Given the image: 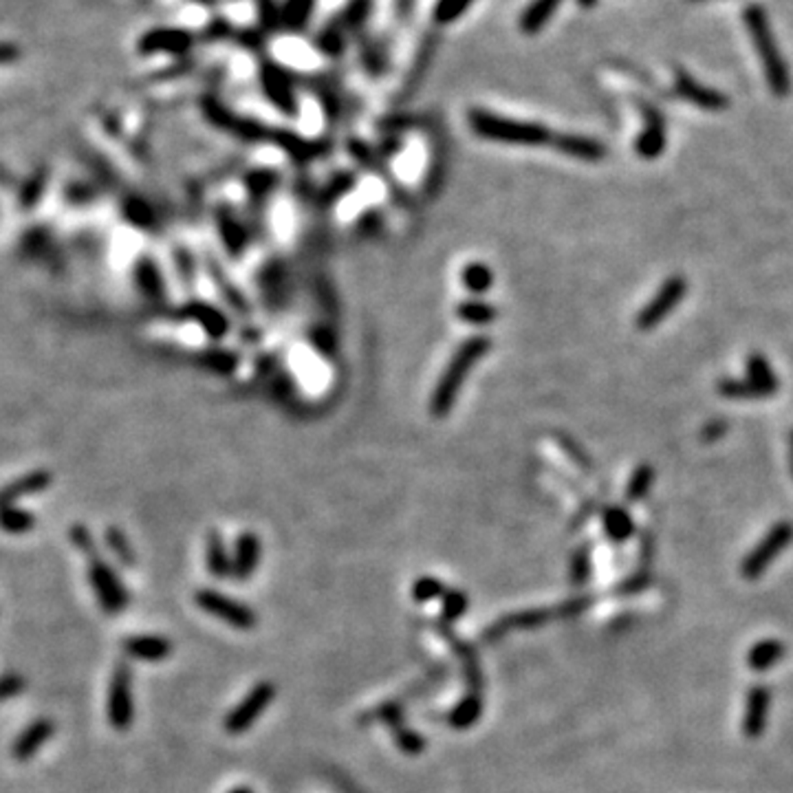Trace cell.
<instances>
[{
    "mask_svg": "<svg viewBox=\"0 0 793 793\" xmlns=\"http://www.w3.org/2000/svg\"><path fill=\"white\" fill-rule=\"evenodd\" d=\"M745 25H748L749 36H752L754 46H756L760 60H763L764 67V78H767L769 88L776 97L789 95L791 91V75L787 69V62L782 60L781 49L776 45V37L772 34V27H769L767 13L758 4L745 9Z\"/></svg>",
    "mask_w": 793,
    "mask_h": 793,
    "instance_id": "obj_1",
    "label": "cell"
},
{
    "mask_svg": "<svg viewBox=\"0 0 793 793\" xmlns=\"http://www.w3.org/2000/svg\"><path fill=\"white\" fill-rule=\"evenodd\" d=\"M469 124L481 137L496 139L503 144H518V145H542L551 139V133L542 124L533 121H518L507 120V117L491 115L487 111H472L469 112Z\"/></svg>",
    "mask_w": 793,
    "mask_h": 793,
    "instance_id": "obj_2",
    "label": "cell"
},
{
    "mask_svg": "<svg viewBox=\"0 0 793 793\" xmlns=\"http://www.w3.org/2000/svg\"><path fill=\"white\" fill-rule=\"evenodd\" d=\"M106 716H109L112 730L117 731H128L135 721L133 670H130V665L126 661H120L111 674Z\"/></svg>",
    "mask_w": 793,
    "mask_h": 793,
    "instance_id": "obj_3",
    "label": "cell"
},
{
    "mask_svg": "<svg viewBox=\"0 0 793 793\" xmlns=\"http://www.w3.org/2000/svg\"><path fill=\"white\" fill-rule=\"evenodd\" d=\"M274 698H276V685L274 683L271 681L256 683L250 692H247L245 697L238 701V706L225 715L223 730L232 736L245 734L247 730H252L253 723L265 715L267 707L274 703Z\"/></svg>",
    "mask_w": 793,
    "mask_h": 793,
    "instance_id": "obj_4",
    "label": "cell"
},
{
    "mask_svg": "<svg viewBox=\"0 0 793 793\" xmlns=\"http://www.w3.org/2000/svg\"><path fill=\"white\" fill-rule=\"evenodd\" d=\"M194 602L201 611H205L212 617L220 619L227 626L238 628V631H252L258 626V615L252 607L238 602V599L227 598L219 591L203 589L194 595Z\"/></svg>",
    "mask_w": 793,
    "mask_h": 793,
    "instance_id": "obj_5",
    "label": "cell"
},
{
    "mask_svg": "<svg viewBox=\"0 0 793 793\" xmlns=\"http://www.w3.org/2000/svg\"><path fill=\"white\" fill-rule=\"evenodd\" d=\"M88 580H91L93 591L97 595L102 611L109 615H117L128 607V591L121 584L120 577L111 569L106 562L100 558H93L88 566Z\"/></svg>",
    "mask_w": 793,
    "mask_h": 793,
    "instance_id": "obj_6",
    "label": "cell"
},
{
    "mask_svg": "<svg viewBox=\"0 0 793 793\" xmlns=\"http://www.w3.org/2000/svg\"><path fill=\"white\" fill-rule=\"evenodd\" d=\"M685 291H688V285H685L681 276H673V278L665 280V283L661 285V289L657 291L655 298H652L650 302L641 309L640 316H637V328H641V331H650V328L661 325V322L665 320V316L679 307Z\"/></svg>",
    "mask_w": 793,
    "mask_h": 793,
    "instance_id": "obj_7",
    "label": "cell"
},
{
    "mask_svg": "<svg viewBox=\"0 0 793 793\" xmlns=\"http://www.w3.org/2000/svg\"><path fill=\"white\" fill-rule=\"evenodd\" d=\"M791 538H793V527L789 523L773 525V527L769 529L767 536L763 538V542H760L758 547L743 560V569H740L743 571V575L748 577V580H754V577L763 575L764 569L772 565L773 558H778L782 551H785V547L791 542Z\"/></svg>",
    "mask_w": 793,
    "mask_h": 793,
    "instance_id": "obj_8",
    "label": "cell"
},
{
    "mask_svg": "<svg viewBox=\"0 0 793 793\" xmlns=\"http://www.w3.org/2000/svg\"><path fill=\"white\" fill-rule=\"evenodd\" d=\"M485 351H487L485 340H474V342H469L461 353H458V358L452 361V366H450V373L445 375L443 382L439 384V391H436V395H434V412L448 410L450 401H452V397H454V391H457L458 384L463 382L467 368L474 364V361L481 358Z\"/></svg>",
    "mask_w": 793,
    "mask_h": 793,
    "instance_id": "obj_9",
    "label": "cell"
},
{
    "mask_svg": "<svg viewBox=\"0 0 793 793\" xmlns=\"http://www.w3.org/2000/svg\"><path fill=\"white\" fill-rule=\"evenodd\" d=\"M55 731H58V725H55L54 719L40 716V719L31 721L12 743V758L16 763H29L54 739Z\"/></svg>",
    "mask_w": 793,
    "mask_h": 793,
    "instance_id": "obj_10",
    "label": "cell"
},
{
    "mask_svg": "<svg viewBox=\"0 0 793 793\" xmlns=\"http://www.w3.org/2000/svg\"><path fill=\"white\" fill-rule=\"evenodd\" d=\"M641 115H644V130L637 137V153L646 159H655L664 153L665 148V120L655 106L641 104Z\"/></svg>",
    "mask_w": 793,
    "mask_h": 793,
    "instance_id": "obj_11",
    "label": "cell"
},
{
    "mask_svg": "<svg viewBox=\"0 0 793 793\" xmlns=\"http://www.w3.org/2000/svg\"><path fill=\"white\" fill-rule=\"evenodd\" d=\"M677 93L683 100L692 102L694 106L703 111H725L727 104H730V100L723 93L710 87H703L685 71H677Z\"/></svg>",
    "mask_w": 793,
    "mask_h": 793,
    "instance_id": "obj_12",
    "label": "cell"
},
{
    "mask_svg": "<svg viewBox=\"0 0 793 793\" xmlns=\"http://www.w3.org/2000/svg\"><path fill=\"white\" fill-rule=\"evenodd\" d=\"M553 617H558V608L556 611H547V608H533V611L507 615V617L499 619V622L491 624V626L487 628L485 635H483V641H499L500 637H505L507 632L514 631V628L541 626V624H547L549 619H553Z\"/></svg>",
    "mask_w": 793,
    "mask_h": 793,
    "instance_id": "obj_13",
    "label": "cell"
},
{
    "mask_svg": "<svg viewBox=\"0 0 793 793\" xmlns=\"http://www.w3.org/2000/svg\"><path fill=\"white\" fill-rule=\"evenodd\" d=\"M124 655L139 661H166L172 655V641L161 635H133L121 641Z\"/></svg>",
    "mask_w": 793,
    "mask_h": 793,
    "instance_id": "obj_14",
    "label": "cell"
},
{
    "mask_svg": "<svg viewBox=\"0 0 793 793\" xmlns=\"http://www.w3.org/2000/svg\"><path fill=\"white\" fill-rule=\"evenodd\" d=\"M769 712V692L764 685H754L748 697V707H745L743 731L749 739H756L763 734L764 723H767Z\"/></svg>",
    "mask_w": 793,
    "mask_h": 793,
    "instance_id": "obj_15",
    "label": "cell"
},
{
    "mask_svg": "<svg viewBox=\"0 0 793 793\" xmlns=\"http://www.w3.org/2000/svg\"><path fill=\"white\" fill-rule=\"evenodd\" d=\"M553 145L560 153L582 159V161H602L607 157V145L593 137H582V135H560Z\"/></svg>",
    "mask_w": 793,
    "mask_h": 793,
    "instance_id": "obj_16",
    "label": "cell"
},
{
    "mask_svg": "<svg viewBox=\"0 0 793 793\" xmlns=\"http://www.w3.org/2000/svg\"><path fill=\"white\" fill-rule=\"evenodd\" d=\"M192 37L187 31L181 29H154L150 34H145L142 40V51L145 54H159V51H166V54H183V51L190 49Z\"/></svg>",
    "mask_w": 793,
    "mask_h": 793,
    "instance_id": "obj_17",
    "label": "cell"
},
{
    "mask_svg": "<svg viewBox=\"0 0 793 793\" xmlns=\"http://www.w3.org/2000/svg\"><path fill=\"white\" fill-rule=\"evenodd\" d=\"M260 560V541L253 533H243L236 542L232 560V575L236 580H250Z\"/></svg>",
    "mask_w": 793,
    "mask_h": 793,
    "instance_id": "obj_18",
    "label": "cell"
},
{
    "mask_svg": "<svg viewBox=\"0 0 793 793\" xmlns=\"http://www.w3.org/2000/svg\"><path fill=\"white\" fill-rule=\"evenodd\" d=\"M481 716H483V697H481V692H469L467 697L461 698V701H458L457 706H454V710L450 712L448 723H450V727H452V730L463 731V730H469V727L476 725Z\"/></svg>",
    "mask_w": 793,
    "mask_h": 793,
    "instance_id": "obj_19",
    "label": "cell"
},
{
    "mask_svg": "<svg viewBox=\"0 0 793 793\" xmlns=\"http://www.w3.org/2000/svg\"><path fill=\"white\" fill-rule=\"evenodd\" d=\"M560 3L562 0H533V3L525 9L523 16H520V29H523L525 34H538V31L551 21V16L556 13V9L560 7Z\"/></svg>",
    "mask_w": 793,
    "mask_h": 793,
    "instance_id": "obj_20",
    "label": "cell"
},
{
    "mask_svg": "<svg viewBox=\"0 0 793 793\" xmlns=\"http://www.w3.org/2000/svg\"><path fill=\"white\" fill-rule=\"evenodd\" d=\"M46 485H49V476H46L45 472L29 474V476L21 478V481H13L12 485H7L3 491H0V505H13L18 499H22V496L36 494V491L45 490Z\"/></svg>",
    "mask_w": 793,
    "mask_h": 793,
    "instance_id": "obj_21",
    "label": "cell"
},
{
    "mask_svg": "<svg viewBox=\"0 0 793 793\" xmlns=\"http://www.w3.org/2000/svg\"><path fill=\"white\" fill-rule=\"evenodd\" d=\"M785 657V646L778 640H764L754 646L748 655V664L754 673H764L767 668L776 665Z\"/></svg>",
    "mask_w": 793,
    "mask_h": 793,
    "instance_id": "obj_22",
    "label": "cell"
},
{
    "mask_svg": "<svg viewBox=\"0 0 793 793\" xmlns=\"http://www.w3.org/2000/svg\"><path fill=\"white\" fill-rule=\"evenodd\" d=\"M36 518L25 509H18L16 505H0V529L12 536H22L34 529Z\"/></svg>",
    "mask_w": 793,
    "mask_h": 793,
    "instance_id": "obj_23",
    "label": "cell"
},
{
    "mask_svg": "<svg viewBox=\"0 0 793 793\" xmlns=\"http://www.w3.org/2000/svg\"><path fill=\"white\" fill-rule=\"evenodd\" d=\"M604 527H607V533L615 542L626 541L635 532V523L622 507H608L607 514H604Z\"/></svg>",
    "mask_w": 793,
    "mask_h": 793,
    "instance_id": "obj_24",
    "label": "cell"
},
{
    "mask_svg": "<svg viewBox=\"0 0 793 793\" xmlns=\"http://www.w3.org/2000/svg\"><path fill=\"white\" fill-rule=\"evenodd\" d=\"M205 560H208V571L214 577L232 575V562H229V556L227 551H225V544L220 541L219 533H210Z\"/></svg>",
    "mask_w": 793,
    "mask_h": 793,
    "instance_id": "obj_25",
    "label": "cell"
},
{
    "mask_svg": "<svg viewBox=\"0 0 793 793\" xmlns=\"http://www.w3.org/2000/svg\"><path fill=\"white\" fill-rule=\"evenodd\" d=\"M719 392L723 397L730 399H760L772 395L767 388L758 386L752 379H745V382H740V379H723L719 384Z\"/></svg>",
    "mask_w": 793,
    "mask_h": 793,
    "instance_id": "obj_26",
    "label": "cell"
},
{
    "mask_svg": "<svg viewBox=\"0 0 793 793\" xmlns=\"http://www.w3.org/2000/svg\"><path fill=\"white\" fill-rule=\"evenodd\" d=\"M469 607V598L466 591H448L441 599V622L443 624H454L463 617Z\"/></svg>",
    "mask_w": 793,
    "mask_h": 793,
    "instance_id": "obj_27",
    "label": "cell"
},
{
    "mask_svg": "<svg viewBox=\"0 0 793 793\" xmlns=\"http://www.w3.org/2000/svg\"><path fill=\"white\" fill-rule=\"evenodd\" d=\"M748 375H749L748 379L756 382L758 386L767 388L772 395L778 391V377L773 375L772 366L767 364V359H764L760 353H754L752 358L748 359Z\"/></svg>",
    "mask_w": 793,
    "mask_h": 793,
    "instance_id": "obj_28",
    "label": "cell"
},
{
    "mask_svg": "<svg viewBox=\"0 0 793 793\" xmlns=\"http://www.w3.org/2000/svg\"><path fill=\"white\" fill-rule=\"evenodd\" d=\"M316 0H287L283 7V22L289 29H302L311 18Z\"/></svg>",
    "mask_w": 793,
    "mask_h": 793,
    "instance_id": "obj_29",
    "label": "cell"
},
{
    "mask_svg": "<svg viewBox=\"0 0 793 793\" xmlns=\"http://www.w3.org/2000/svg\"><path fill=\"white\" fill-rule=\"evenodd\" d=\"M445 593H448V589H445L443 580H439V577L434 575L417 577V582L412 584V598H415V602L419 604L434 602V599L439 598L443 599Z\"/></svg>",
    "mask_w": 793,
    "mask_h": 793,
    "instance_id": "obj_30",
    "label": "cell"
},
{
    "mask_svg": "<svg viewBox=\"0 0 793 793\" xmlns=\"http://www.w3.org/2000/svg\"><path fill=\"white\" fill-rule=\"evenodd\" d=\"M392 736H395L397 748L401 749V752L410 754V756H417V754L425 752V748H428V743H425L424 736L417 734L415 730L406 727V725H403V723H401V725L392 727Z\"/></svg>",
    "mask_w": 793,
    "mask_h": 793,
    "instance_id": "obj_31",
    "label": "cell"
},
{
    "mask_svg": "<svg viewBox=\"0 0 793 793\" xmlns=\"http://www.w3.org/2000/svg\"><path fill=\"white\" fill-rule=\"evenodd\" d=\"M652 481H655V469L650 466H640L635 469V474L631 476V483H628V490H626V499L631 503L635 500H641L646 494H648Z\"/></svg>",
    "mask_w": 793,
    "mask_h": 793,
    "instance_id": "obj_32",
    "label": "cell"
},
{
    "mask_svg": "<svg viewBox=\"0 0 793 793\" xmlns=\"http://www.w3.org/2000/svg\"><path fill=\"white\" fill-rule=\"evenodd\" d=\"M106 542H109L111 551L115 553V558L121 562V565H124V566H135V551H133V547H130L128 538H126L124 533L120 532V529L111 527L109 532H106Z\"/></svg>",
    "mask_w": 793,
    "mask_h": 793,
    "instance_id": "obj_33",
    "label": "cell"
},
{
    "mask_svg": "<svg viewBox=\"0 0 793 793\" xmlns=\"http://www.w3.org/2000/svg\"><path fill=\"white\" fill-rule=\"evenodd\" d=\"M474 0H439L434 7V21L439 25H450L467 12Z\"/></svg>",
    "mask_w": 793,
    "mask_h": 793,
    "instance_id": "obj_34",
    "label": "cell"
},
{
    "mask_svg": "<svg viewBox=\"0 0 793 793\" xmlns=\"http://www.w3.org/2000/svg\"><path fill=\"white\" fill-rule=\"evenodd\" d=\"M25 688H27L25 677H21V674H16V673L3 674V677H0V703L18 697V694H22L25 692Z\"/></svg>",
    "mask_w": 793,
    "mask_h": 793,
    "instance_id": "obj_35",
    "label": "cell"
},
{
    "mask_svg": "<svg viewBox=\"0 0 793 793\" xmlns=\"http://www.w3.org/2000/svg\"><path fill=\"white\" fill-rule=\"evenodd\" d=\"M71 541H73L75 547H78L79 551H82L87 558H91V560H93V558H97L95 542H93V536H91V533H88V529H84V527H79V525H75V527L71 529Z\"/></svg>",
    "mask_w": 793,
    "mask_h": 793,
    "instance_id": "obj_36",
    "label": "cell"
},
{
    "mask_svg": "<svg viewBox=\"0 0 793 793\" xmlns=\"http://www.w3.org/2000/svg\"><path fill=\"white\" fill-rule=\"evenodd\" d=\"M589 549H582L575 553L574 566H571V577H574V584H582V582L589 577Z\"/></svg>",
    "mask_w": 793,
    "mask_h": 793,
    "instance_id": "obj_37",
    "label": "cell"
},
{
    "mask_svg": "<svg viewBox=\"0 0 793 793\" xmlns=\"http://www.w3.org/2000/svg\"><path fill=\"white\" fill-rule=\"evenodd\" d=\"M373 716H377V719L382 723H386V725L397 727V725H401V706H397V703H384V706L379 707Z\"/></svg>",
    "mask_w": 793,
    "mask_h": 793,
    "instance_id": "obj_38",
    "label": "cell"
},
{
    "mask_svg": "<svg viewBox=\"0 0 793 793\" xmlns=\"http://www.w3.org/2000/svg\"><path fill=\"white\" fill-rule=\"evenodd\" d=\"M490 280H491V274L485 269V267H481V265L474 267L472 274L467 276V285H469V287L478 289V291L490 287Z\"/></svg>",
    "mask_w": 793,
    "mask_h": 793,
    "instance_id": "obj_39",
    "label": "cell"
},
{
    "mask_svg": "<svg viewBox=\"0 0 793 793\" xmlns=\"http://www.w3.org/2000/svg\"><path fill=\"white\" fill-rule=\"evenodd\" d=\"M725 433H727V421L715 419V421H710V424H706V428H703L701 436H703V441H706V443H712V441H719Z\"/></svg>",
    "mask_w": 793,
    "mask_h": 793,
    "instance_id": "obj_40",
    "label": "cell"
},
{
    "mask_svg": "<svg viewBox=\"0 0 793 793\" xmlns=\"http://www.w3.org/2000/svg\"><path fill=\"white\" fill-rule=\"evenodd\" d=\"M595 3H598V0H577V4H580V7H584V9L595 7Z\"/></svg>",
    "mask_w": 793,
    "mask_h": 793,
    "instance_id": "obj_41",
    "label": "cell"
},
{
    "mask_svg": "<svg viewBox=\"0 0 793 793\" xmlns=\"http://www.w3.org/2000/svg\"><path fill=\"white\" fill-rule=\"evenodd\" d=\"M227 793H253V789H250V787H234V789Z\"/></svg>",
    "mask_w": 793,
    "mask_h": 793,
    "instance_id": "obj_42",
    "label": "cell"
},
{
    "mask_svg": "<svg viewBox=\"0 0 793 793\" xmlns=\"http://www.w3.org/2000/svg\"><path fill=\"white\" fill-rule=\"evenodd\" d=\"M791 469H793V454H791Z\"/></svg>",
    "mask_w": 793,
    "mask_h": 793,
    "instance_id": "obj_43",
    "label": "cell"
}]
</instances>
